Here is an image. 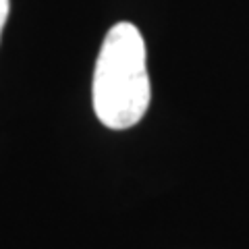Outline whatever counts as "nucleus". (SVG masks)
Segmentation results:
<instances>
[{
    "label": "nucleus",
    "instance_id": "f03ea898",
    "mask_svg": "<svg viewBox=\"0 0 249 249\" xmlns=\"http://www.w3.org/2000/svg\"><path fill=\"white\" fill-rule=\"evenodd\" d=\"M9 9H11V0H0V34H2V27L6 19H9Z\"/></svg>",
    "mask_w": 249,
    "mask_h": 249
},
{
    "label": "nucleus",
    "instance_id": "f257e3e1",
    "mask_svg": "<svg viewBox=\"0 0 249 249\" xmlns=\"http://www.w3.org/2000/svg\"><path fill=\"white\" fill-rule=\"evenodd\" d=\"M91 98L96 116L108 129H131L145 116L152 88L145 42L133 23L121 21L108 29L96 60Z\"/></svg>",
    "mask_w": 249,
    "mask_h": 249
}]
</instances>
